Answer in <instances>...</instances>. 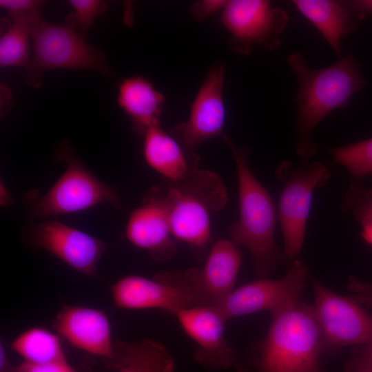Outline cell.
<instances>
[{"label": "cell", "mask_w": 372, "mask_h": 372, "mask_svg": "<svg viewBox=\"0 0 372 372\" xmlns=\"http://www.w3.org/2000/svg\"><path fill=\"white\" fill-rule=\"evenodd\" d=\"M185 332L197 344L195 360L207 369H224L236 365L237 353L227 340V320L216 307H194L175 316Z\"/></svg>", "instance_id": "cell-13"}, {"label": "cell", "mask_w": 372, "mask_h": 372, "mask_svg": "<svg viewBox=\"0 0 372 372\" xmlns=\"http://www.w3.org/2000/svg\"><path fill=\"white\" fill-rule=\"evenodd\" d=\"M220 20L231 34L234 50L247 54L254 45L268 52L280 48L289 17L269 1L231 0L227 1Z\"/></svg>", "instance_id": "cell-8"}, {"label": "cell", "mask_w": 372, "mask_h": 372, "mask_svg": "<svg viewBox=\"0 0 372 372\" xmlns=\"http://www.w3.org/2000/svg\"><path fill=\"white\" fill-rule=\"evenodd\" d=\"M41 19H12L0 39V66H25L30 61L29 40L33 27Z\"/></svg>", "instance_id": "cell-23"}, {"label": "cell", "mask_w": 372, "mask_h": 372, "mask_svg": "<svg viewBox=\"0 0 372 372\" xmlns=\"http://www.w3.org/2000/svg\"><path fill=\"white\" fill-rule=\"evenodd\" d=\"M73 12L69 14L79 32L85 38L95 17L104 12L106 3L98 0H70Z\"/></svg>", "instance_id": "cell-26"}, {"label": "cell", "mask_w": 372, "mask_h": 372, "mask_svg": "<svg viewBox=\"0 0 372 372\" xmlns=\"http://www.w3.org/2000/svg\"><path fill=\"white\" fill-rule=\"evenodd\" d=\"M44 3L37 0H1L0 6L6 9L10 19L32 17L41 19V8Z\"/></svg>", "instance_id": "cell-27"}, {"label": "cell", "mask_w": 372, "mask_h": 372, "mask_svg": "<svg viewBox=\"0 0 372 372\" xmlns=\"http://www.w3.org/2000/svg\"><path fill=\"white\" fill-rule=\"evenodd\" d=\"M0 187L1 205L3 207L8 206L12 203V201L10 194L3 183H1Z\"/></svg>", "instance_id": "cell-34"}, {"label": "cell", "mask_w": 372, "mask_h": 372, "mask_svg": "<svg viewBox=\"0 0 372 372\" xmlns=\"http://www.w3.org/2000/svg\"><path fill=\"white\" fill-rule=\"evenodd\" d=\"M29 235L36 247L92 276H96L98 262L107 248V244L97 238L56 220H45L32 226Z\"/></svg>", "instance_id": "cell-12"}, {"label": "cell", "mask_w": 372, "mask_h": 372, "mask_svg": "<svg viewBox=\"0 0 372 372\" xmlns=\"http://www.w3.org/2000/svg\"><path fill=\"white\" fill-rule=\"evenodd\" d=\"M351 365L353 372H372V363L364 351L357 355Z\"/></svg>", "instance_id": "cell-32"}, {"label": "cell", "mask_w": 372, "mask_h": 372, "mask_svg": "<svg viewBox=\"0 0 372 372\" xmlns=\"http://www.w3.org/2000/svg\"><path fill=\"white\" fill-rule=\"evenodd\" d=\"M343 211L350 214L360 224L372 220V188L352 182L341 204Z\"/></svg>", "instance_id": "cell-25"}, {"label": "cell", "mask_w": 372, "mask_h": 372, "mask_svg": "<svg viewBox=\"0 0 372 372\" xmlns=\"http://www.w3.org/2000/svg\"><path fill=\"white\" fill-rule=\"evenodd\" d=\"M271 316L258 347L257 372H320L324 343L314 308L298 302Z\"/></svg>", "instance_id": "cell-3"}, {"label": "cell", "mask_w": 372, "mask_h": 372, "mask_svg": "<svg viewBox=\"0 0 372 372\" xmlns=\"http://www.w3.org/2000/svg\"><path fill=\"white\" fill-rule=\"evenodd\" d=\"M282 183L278 217L284 238V254L291 262L300 256L315 189L329 181L330 170L320 161L302 158L298 164L282 161L276 169Z\"/></svg>", "instance_id": "cell-6"}, {"label": "cell", "mask_w": 372, "mask_h": 372, "mask_svg": "<svg viewBox=\"0 0 372 372\" xmlns=\"http://www.w3.org/2000/svg\"><path fill=\"white\" fill-rule=\"evenodd\" d=\"M224 71L223 65L210 70L196 96L188 120L175 128L183 147L189 152L203 142L224 135Z\"/></svg>", "instance_id": "cell-15"}, {"label": "cell", "mask_w": 372, "mask_h": 372, "mask_svg": "<svg viewBox=\"0 0 372 372\" xmlns=\"http://www.w3.org/2000/svg\"><path fill=\"white\" fill-rule=\"evenodd\" d=\"M125 236L134 245L147 250L156 262H165L176 254L167 209L156 187L148 191L142 205L130 214Z\"/></svg>", "instance_id": "cell-16"}, {"label": "cell", "mask_w": 372, "mask_h": 372, "mask_svg": "<svg viewBox=\"0 0 372 372\" xmlns=\"http://www.w3.org/2000/svg\"><path fill=\"white\" fill-rule=\"evenodd\" d=\"M12 372H77L66 360H61L48 363L34 364L23 362L14 366Z\"/></svg>", "instance_id": "cell-28"}, {"label": "cell", "mask_w": 372, "mask_h": 372, "mask_svg": "<svg viewBox=\"0 0 372 372\" xmlns=\"http://www.w3.org/2000/svg\"><path fill=\"white\" fill-rule=\"evenodd\" d=\"M163 101V95L143 77L125 79L118 86V103L130 116L134 131L139 134L159 125Z\"/></svg>", "instance_id": "cell-20"}, {"label": "cell", "mask_w": 372, "mask_h": 372, "mask_svg": "<svg viewBox=\"0 0 372 372\" xmlns=\"http://www.w3.org/2000/svg\"><path fill=\"white\" fill-rule=\"evenodd\" d=\"M115 305L121 309H159L176 314L197 307L194 291L184 273L162 271L152 278L127 276L111 286Z\"/></svg>", "instance_id": "cell-9"}, {"label": "cell", "mask_w": 372, "mask_h": 372, "mask_svg": "<svg viewBox=\"0 0 372 372\" xmlns=\"http://www.w3.org/2000/svg\"><path fill=\"white\" fill-rule=\"evenodd\" d=\"M314 310L324 347L372 344V316L351 298L336 294L313 280Z\"/></svg>", "instance_id": "cell-10"}, {"label": "cell", "mask_w": 372, "mask_h": 372, "mask_svg": "<svg viewBox=\"0 0 372 372\" xmlns=\"http://www.w3.org/2000/svg\"><path fill=\"white\" fill-rule=\"evenodd\" d=\"M307 275L305 266L296 259L282 278H260L246 284L215 307L227 320L259 311H280L299 302Z\"/></svg>", "instance_id": "cell-11"}, {"label": "cell", "mask_w": 372, "mask_h": 372, "mask_svg": "<svg viewBox=\"0 0 372 372\" xmlns=\"http://www.w3.org/2000/svg\"><path fill=\"white\" fill-rule=\"evenodd\" d=\"M324 149L334 163L348 170L353 182L362 184L364 178L372 175V138L340 147H325Z\"/></svg>", "instance_id": "cell-24"}, {"label": "cell", "mask_w": 372, "mask_h": 372, "mask_svg": "<svg viewBox=\"0 0 372 372\" xmlns=\"http://www.w3.org/2000/svg\"><path fill=\"white\" fill-rule=\"evenodd\" d=\"M143 135V154L147 163L167 181L182 180L197 168V158L191 160L187 157V150L159 125L149 127Z\"/></svg>", "instance_id": "cell-19"}, {"label": "cell", "mask_w": 372, "mask_h": 372, "mask_svg": "<svg viewBox=\"0 0 372 372\" xmlns=\"http://www.w3.org/2000/svg\"><path fill=\"white\" fill-rule=\"evenodd\" d=\"M349 2L360 20L367 15H372V0H351Z\"/></svg>", "instance_id": "cell-31"}, {"label": "cell", "mask_w": 372, "mask_h": 372, "mask_svg": "<svg viewBox=\"0 0 372 372\" xmlns=\"http://www.w3.org/2000/svg\"><path fill=\"white\" fill-rule=\"evenodd\" d=\"M348 289L353 293L351 298L366 308H372V282L362 281L355 276L349 277Z\"/></svg>", "instance_id": "cell-29"}, {"label": "cell", "mask_w": 372, "mask_h": 372, "mask_svg": "<svg viewBox=\"0 0 372 372\" xmlns=\"http://www.w3.org/2000/svg\"><path fill=\"white\" fill-rule=\"evenodd\" d=\"M56 158L65 163V171L43 196L30 203L31 218L76 212L103 203L120 205L116 190L81 163L68 142L59 144Z\"/></svg>", "instance_id": "cell-7"}, {"label": "cell", "mask_w": 372, "mask_h": 372, "mask_svg": "<svg viewBox=\"0 0 372 372\" xmlns=\"http://www.w3.org/2000/svg\"><path fill=\"white\" fill-rule=\"evenodd\" d=\"M156 187L167 207L174 238L203 258L211 241L210 213L227 202L222 180L212 172L196 168L182 180Z\"/></svg>", "instance_id": "cell-4"}, {"label": "cell", "mask_w": 372, "mask_h": 372, "mask_svg": "<svg viewBox=\"0 0 372 372\" xmlns=\"http://www.w3.org/2000/svg\"><path fill=\"white\" fill-rule=\"evenodd\" d=\"M240 262L238 246L231 240L222 239L211 247L203 267L184 273L197 307H215L234 291Z\"/></svg>", "instance_id": "cell-14"}, {"label": "cell", "mask_w": 372, "mask_h": 372, "mask_svg": "<svg viewBox=\"0 0 372 372\" xmlns=\"http://www.w3.org/2000/svg\"><path fill=\"white\" fill-rule=\"evenodd\" d=\"M33 54L25 67L28 85L37 88L42 75L52 69L93 70L108 75L111 69L104 54L89 44L70 15L62 25L41 20L32 29Z\"/></svg>", "instance_id": "cell-5"}, {"label": "cell", "mask_w": 372, "mask_h": 372, "mask_svg": "<svg viewBox=\"0 0 372 372\" xmlns=\"http://www.w3.org/2000/svg\"><path fill=\"white\" fill-rule=\"evenodd\" d=\"M11 347L26 362L43 364L65 359L59 337L43 328L25 331Z\"/></svg>", "instance_id": "cell-22"}, {"label": "cell", "mask_w": 372, "mask_h": 372, "mask_svg": "<svg viewBox=\"0 0 372 372\" xmlns=\"http://www.w3.org/2000/svg\"><path fill=\"white\" fill-rule=\"evenodd\" d=\"M223 138L233 153L238 185L239 219L230 227L231 240L249 250L256 274L267 278L286 258L274 238L276 206L249 167L250 149L236 146L225 135Z\"/></svg>", "instance_id": "cell-2"}, {"label": "cell", "mask_w": 372, "mask_h": 372, "mask_svg": "<svg viewBox=\"0 0 372 372\" xmlns=\"http://www.w3.org/2000/svg\"><path fill=\"white\" fill-rule=\"evenodd\" d=\"M227 1L205 0L196 2L191 8V12L196 19L203 20L209 15L223 9Z\"/></svg>", "instance_id": "cell-30"}, {"label": "cell", "mask_w": 372, "mask_h": 372, "mask_svg": "<svg viewBox=\"0 0 372 372\" xmlns=\"http://www.w3.org/2000/svg\"><path fill=\"white\" fill-rule=\"evenodd\" d=\"M291 2L318 30L341 59L342 39L353 31L361 21L349 1L293 0Z\"/></svg>", "instance_id": "cell-18"}, {"label": "cell", "mask_w": 372, "mask_h": 372, "mask_svg": "<svg viewBox=\"0 0 372 372\" xmlns=\"http://www.w3.org/2000/svg\"><path fill=\"white\" fill-rule=\"evenodd\" d=\"M52 324L54 329L72 345L103 358L111 368L114 342L105 313L90 307L64 306Z\"/></svg>", "instance_id": "cell-17"}, {"label": "cell", "mask_w": 372, "mask_h": 372, "mask_svg": "<svg viewBox=\"0 0 372 372\" xmlns=\"http://www.w3.org/2000/svg\"><path fill=\"white\" fill-rule=\"evenodd\" d=\"M362 238L369 245H372V220L361 224Z\"/></svg>", "instance_id": "cell-33"}, {"label": "cell", "mask_w": 372, "mask_h": 372, "mask_svg": "<svg viewBox=\"0 0 372 372\" xmlns=\"http://www.w3.org/2000/svg\"><path fill=\"white\" fill-rule=\"evenodd\" d=\"M287 61L297 79L296 150L309 158L316 151L311 138L314 127L333 110L345 107L366 82L351 54L320 69L310 68L299 52L290 54Z\"/></svg>", "instance_id": "cell-1"}, {"label": "cell", "mask_w": 372, "mask_h": 372, "mask_svg": "<svg viewBox=\"0 0 372 372\" xmlns=\"http://www.w3.org/2000/svg\"><path fill=\"white\" fill-rule=\"evenodd\" d=\"M364 347V351L372 363V344Z\"/></svg>", "instance_id": "cell-35"}, {"label": "cell", "mask_w": 372, "mask_h": 372, "mask_svg": "<svg viewBox=\"0 0 372 372\" xmlns=\"http://www.w3.org/2000/svg\"><path fill=\"white\" fill-rule=\"evenodd\" d=\"M111 368L118 372H174L175 362L160 342L149 339L116 341Z\"/></svg>", "instance_id": "cell-21"}]
</instances>
